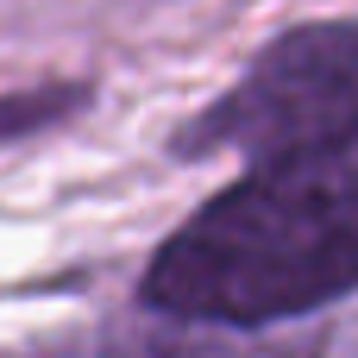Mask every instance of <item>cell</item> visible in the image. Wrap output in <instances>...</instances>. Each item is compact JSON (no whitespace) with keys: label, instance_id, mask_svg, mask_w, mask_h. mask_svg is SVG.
Segmentation results:
<instances>
[{"label":"cell","instance_id":"4","mask_svg":"<svg viewBox=\"0 0 358 358\" xmlns=\"http://www.w3.org/2000/svg\"><path fill=\"white\" fill-rule=\"evenodd\" d=\"M88 82H38V88H13L0 94V145H19L57 120H69L76 107H88Z\"/></svg>","mask_w":358,"mask_h":358},{"label":"cell","instance_id":"3","mask_svg":"<svg viewBox=\"0 0 358 358\" xmlns=\"http://www.w3.org/2000/svg\"><path fill=\"white\" fill-rule=\"evenodd\" d=\"M0 358H327L321 334H264V327H220V321H113V327H76L38 346Z\"/></svg>","mask_w":358,"mask_h":358},{"label":"cell","instance_id":"1","mask_svg":"<svg viewBox=\"0 0 358 358\" xmlns=\"http://www.w3.org/2000/svg\"><path fill=\"white\" fill-rule=\"evenodd\" d=\"M358 289V113L296 138L195 208L145 264V308L277 327Z\"/></svg>","mask_w":358,"mask_h":358},{"label":"cell","instance_id":"2","mask_svg":"<svg viewBox=\"0 0 358 358\" xmlns=\"http://www.w3.org/2000/svg\"><path fill=\"white\" fill-rule=\"evenodd\" d=\"M358 113V19H315L271 38L252 69L214 94L176 138V157H271L296 138H315Z\"/></svg>","mask_w":358,"mask_h":358}]
</instances>
